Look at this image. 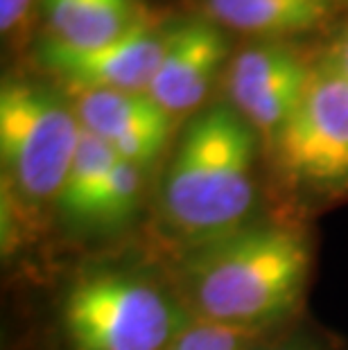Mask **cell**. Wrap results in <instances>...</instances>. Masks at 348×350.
Instances as JSON below:
<instances>
[{
  "label": "cell",
  "mask_w": 348,
  "mask_h": 350,
  "mask_svg": "<svg viewBox=\"0 0 348 350\" xmlns=\"http://www.w3.org/2000/svg\"><path fill=\"white\" fill-rule=\"evenodd\" d=\"M310 249L299 230L265 226L209 240L188 262L192 303L206 323L256 330L299 299Z\"/></svg>",
  "instance_id": "cell-1"
},
{
  "label": "cell",
  "mask_w": 348,
  "mask_h": 350,
  "mask_svg": "<svg viewBox=\"0 0 348 350\" xmlns=\"http://www.w3.org/2000/svg\"><path fill=\"white\" fill-rule=\"evenodd\" d=\"M254 206V133L235 109L190 122L163 183V213L190 237L228 235Z\"/></svg>",
  "instance_id": "cell-2"
},
{
  "label": "cell",
  "mask_w": 348,
  "mask_h": 350,
  "mask_svg": "<svg viewBox=\"0 0 348 350\" xmlns=\"http://www.w3.org/2000/svg\"><path fill=\"white\" fill-rule=\"evenodd\" d=\"M59 314L70 350H168L190 327L161 287L122 271L81 275Z\"/></svg>",
  "instance_id": "cell-3"
},
{
  "label": "cell",
  "mask_w": 348,
  "mask_h": 350,
  "mask_svg": "<svg viewBox=\"0 0 348 350\" xmlns=\"http://www.w3.org/2000/svg\"><path fill=\"white\" fill-rule=\"evenodd\" d=\"M81 122L55 91L7 77L0 88V156L21 201L55 199L68 174Z\"/></svg>",
  "instance_id": "cell-4"
},
{
  "label": "cell",
  "mask_w": 348,
  "mask_h": 350,
  "mask_svg": "<svg viewBox=\"0 0 348 350\" xmlns=\"http://www.w3.org/2000/svg\"><path fill=\"white\" fill-rule=\"evenodd\" d=\"M273 145L296 181L332 185L348 178V81L325 59L310 70L306 93Z\"/></svg>",
  "instance_id": "cell-5"
},
{
  "label": "cell",
  "mask_w": 348,
  "mask_h": 350,
  "mask_svg": "<svg viewBox=\"0 0 348 350\" xmlns=\"http://www.w3.org/2000/svg\"><path fill=\"white\" fill-rule=\"evenodd\" d=\"M168 32H161L140 12L127 32L95 48H70L43 39L39 59L75 91H147L165 52Z\"/></svg>",
  "instance_id": "cell-6"
},
{
  "label": "cell",
  "mask_w": 348,
  "mask_h": 350,
  "mask_svg": "<svg viewBox=\"0 0 348 350\" xmlns=\"http://www.w3.org/2000/svg\"><path fill=\"white\" fill-rule=\"evenodd\" d=\"M310 70L283 43H258L242 50L228 70L235 111L271 143L306 93Z\"/></svg>",
  "instance_id": "cell-7"
},
{
  "label": "cell",
  "mask_w": 348,
  "mask_h": 350,
  "mask_svg": "<svg viewBox=\"0 0 348 350\" xmlns=\"http://www.w3.org/2000/svg\"><path fill=\"white\" fill-rule=\"evenodd\" d=\"M75 113L84 129L143 167L163 152L170 113L147 91H77Z\"/></svg>",
  "instance_id": "cell-8"
},
{
  "label": "cell",
  "mask_w": 348,
  "mask_h": 350,
  "mask_svg": "<svg viewBox=\"0 0 348 350\" xmlns=\"http://www.w3.org/2000/svg\"><path fill=\"white\" fill-rule=\"evenodd\" d=\"M228 55L222 29L204 18L183 21L168 29L165 52L147 93L170 116L202 104Z\"/></svg>",
  "instance_id": "cell-9"
},
{
  "label": "cell",
  "mask_w": 348,
  "mask_h": 350,
  "mask_svg": "<svg viewBox=\"0 0 348 350\" xmlns=\"http://www.w3.org/2000/svg\"><path fill=\"white\" fill-rule=\"evenodd\" d=\"M50 39L70 48H95L134 25L140 12L131 0H39Z\"/></svg>",
  "instance_id": "cell-10"
},
{
  "label": "cell",
  "mask_w": 348,
  "mask_h": 350,
  "mask_svg": "<svg viewBox=\"0 0 348 350\" xmlns=\"http://www.w3.org/2000/svg\"><path fill=\"white\" fill-rule=\"evenodd\" d=\"M217 23L258 36L306 32L328 18V0H204Z\"/></svg>",
  "instance_id": "cell-11"
},
{
  "label": "cell",
  "mask_w": 348,
  "mask_h": 350,
  "mask_svg": "<svg viewBox=\"0 0 348 350\" xmlns=\"http://www.w3.org/2000/svg\"><path fill=\"white\" fill-rule=\"evenodd\" d=\"M118 161L120 156L113 152V147L81 126L75 156L57 197V206L62 208V213L77 221H93Z\"/></svg>",
  "instance_id": "cell-12"
},
{
  "label": "cell",
  "mask_w": 348,
  "mask_h": 350,
  "mask_svg": "<svg viewBox=\"0 0 348 350\" xmlns=\"http://www.w3.org/2000/svg\"><path fill=\"white\" fill-rule=\"evenodd\" d=\"M140 190H143L140 167L120 159L109 176L105 195H102L98 211L93 215V221H98V224H118V221L127 219L136 211Z\"/></svg>",
  "instance_id": "cell-13"
},
{
  "label": "cell",
  "mask_w": 348,
  "mask_h": 350,
  "mask_svg": "<svg viewBox=\"0 0 348 350\" xmlns=\"http://www.w3.org/2000/svg\"><path fill=\"white\" fill-rule=\"evenodd\" d=\"M251 330L217 323L190 325L168 350H240Z\"/></svg>",
  "instance_id": "cell-14"
},
{
  "label": "cell",
  "mask_w": 348,
  "mask_h": 350,
  "mask_svg": "<svg viewBox=\"0 0 348 350\" xmlns=\"http://www.w3.org/2000/svg\"><path fill=\"white\" fill-rule=\"evenodd\" d=\"M32 0H0V29L3 36L14 34L23 23Z\"/></svg>",
  "instance_id": "cell-15"
},
{
  "label": "cell",
  "mask_w": 348,
  "mask_h": 350,
  "mask_svg": "<svg viewBox=\"0 0 348 350\" xmlns=\"http://www.w3.org/2000/svg\"><path fill=\"white\" fill-rule=\"evenodd\" d=\"M325 62H328L330 66H335V68L339 70V75L348 81V34H344L342 39L332 46L330 55L325 57Z\"/></svg>",
  "instance_id": "cell-16"
}]
</instances>
